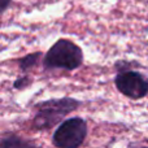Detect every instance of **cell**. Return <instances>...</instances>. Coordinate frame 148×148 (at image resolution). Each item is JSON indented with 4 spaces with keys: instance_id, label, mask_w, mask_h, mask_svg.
I'll use <instances>...</instances> for the list:
<instances>
[{
    "instance_id": "6da1fadb",
    "label": "cell",
    "mask_w": 148,
    "mask_h": 148,
    "mask_svg": "<svg viewBox=\"0 0 148 148\" xmlns=\"http://www.w3.org/2000/svg\"><path fill=\"white\" fill-rule=\"evenodd\" d=\"M82 105L79 100L74 97H55L34 105L36 113L33 118L31 127L36 131H46L61 123L66 116L77 110Z\"/></svg>"
},
{
    "instance_id": "3957f363",
    "label": "cell",
    "mask_w": 148,
    "mask_h": 148,
    "mask_svg": "<svg viewBox=\"0 0 148 148\" xmlns=\"http://www.w3.org/2000/svg\"><path fill=\"white\" fill-rule=\"evenodd\" d=\"M87 121L82 117L64 120L52 134V144L56 148H81L87 138Z\"/></svg>"
},
{
    "instance_id": "7a4b0ae2",
    "label": "cell",
    "mask_w": 148,
    "mask_h": 148,
    "mask_svg": "<svg viewBox=\"0 0 148 148\" xmlns=\"http://www.w3.org/2000/svg\"><path fill=\"white\" fill-rule=\"evenodd\" d=\"M83 64V51L77 43L69 39H59L46 52L43 59V69L73 72Z\"/></svg>"
},
{
    "instance_id": "5b68a950",
    "label": "cell",
    "mask_w": 148,
    "mask_h": 148,
    "mask_svg": "<svg viewBox=\"0 0 148 148\" xmlns=\"http://www.w3.org/2000/svg\"><path fill=\"white\" fill-rule=\"evenodd\" d=\"M0 148H40L35 142L26 139L17 134L8 133L3 135L0 140Z\"/></svg>"
},
{
    "instance_id": "8992f818",
    "label": "cell",
    "mask_w": 148,
    "mask_h": 148,
    "mask_svg": "<svg viewBox=\"0 0 148 148\" xmlns=\"http://www.w3.org/2000/svg\"><path fill=\"white\" fill-rule=\"evenodd\" d=\"M40 57H42V52H39V51L31 52V53H27L23 57H21V59L18 60V68H20L21 73L27 74L31 69H34V68L38 65Z\"/></svg>"
},
{
    "instance_id": "52a82bcc",
    "label": "cell",
    "mask_w": 148,
    "mask_h": 148,
    "mask_svg": "<svg viewBox=\"0 0 148 148\" xmlns=\"http://www.w3.org/2000/svg\"><path fill=\"white\" fill-rule=\"evenodd\" d=\"M31 83H33V79L30 78V75L26 74V73H23L22 75H20V77L16 78V81L13 82V87L17 88V90H23V88H26V87L30 86Z\"/></svg>"
},
{
    "instance_id": "9c48e42d",
    "label": "cell",
    "mask_w": 148,
    "mask_h": 148,
    "mask_svg": "<svg viewBox=\"0 0 148 148\" xmlns=\"http://www.w3.org/2000/svg\"><path fill=\"white\" fill-rule=\"evenodd\" d=\"M127 148H148V146H139V144H135V143H130Z\"/></svg>"
},
{
    "instance_id": "ba28073f",
    "label": "cell",
    "mask_w": 148,
    "mask_h": 148,
    "mask_svg": "<svg viewBox=\"0 0 148 148\" xmlns=\"http://www.w3.org/2000/svg\"><path fill=\"white\" fill-rule=\"evenodd\" d=\"M12 4V0H0V10H1V14L5 13V10L10 7Z\"/></svg>"
},
{
    "instance_id": "277c9868",
    "label": "cell",
    "mask_w": 148,
    "mask_h": 148,
    "mask_svg": "<svg viewBox=\"0 0 148 148\" xmlns=\"http://www.w3.org/2000/svg\"><path fill=\"white\" fill-rule=\"evenodd\" d=\"M117 68L114 77L116 88L131 100H140L148 95V78L138 70Z\"/></svg>"
}]
</instances>
